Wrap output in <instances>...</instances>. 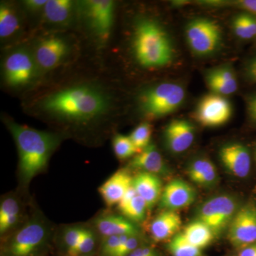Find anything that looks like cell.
<instances>
[{"label":"cell","instance_id":"cell-1","mask_svg":"<svg viewBox=\"0 0 256 256\" xmlns=\"http://www.w3.org/2000/svg\"><path fill=\"white\" fill-rule=\"evenodd\" d=\"M41 107L55 117L85 122L106 114L109 107V99L95 87L76 86L47 96L42 100Z\"/></svg>","mask_w":256,"mask_h":256},{"label":"cell","instance_id":"cell-2","mask_svg":"<svg viewBox=\"0 0 256 256\" xmlns=\"http://www.w3.org/2000/svg\"><path fill=\"white\" fill-rule=\"evenodd\" d=\"M20 154V170L28 182L46 168L60 139L52 133L37 130L14 122H8Z\"/></svg>","mask_w":256,"mask_h":256},{"label":"cell","instance_id":"cell-3","mask_svg":"<svg viewBox=\"0 0 256 256\" xmlns=\"http://www.w3.org/2000/svg\"><path fill=\"white\" fill-rule=\"evenodd\" d=\"M133 50L138 63L146 68L166 66L174 58V47L168 32L156 22L148 18L136 25Z\"/></svg>","mask_w":256,"mask_h":256},{"label":"cell","instance_id":"cell-4","mask_svg":"<svg viewBox=\"0 0 256 256\" xmlns=\"http://www.w3.org/2000/svg\"><path fill=\"white\" fill-rule=\"evenodd\" d=\"M185 98L186 92L181 85L162 82L146 89L141 94L140 110L148 118H161L178 110Z\"/></svg>","mask_w":256,"mask_h":256},{"label":"cell","instance_id":"cell-5","mask_svg":"<svg viewBox=\"0 0 256 256\" xmlns=\"http://www.w3.org/2000/svg\"><path fill=\"white\" fill-rule=\"evenodd\" d=\"M240 207L236 197L218 195L207 200L200 206L197 220L206 224L217 236L228 230Z\"/></svg>","mask_w":256,"mask_h":256},{"label":"cell","instance_id":"cell-6","mask_svg":"<svg viewBox=\"0 0 256 256\" xmlns=\"http://www.w3.org/2000/svg\"><path fill=\"white\" fill-rule=\"evenodd\" d=\"M186 38L192 52L200 56L216 53L223 40L220 25L206 18H196L188 24Z\"/></svg>","mask_w":256,"mask_h":256},{"label":"cell","instance_id":"cell-7","mask_svg":"<svg viewBox=\"0 0 256 256\" xmlns=\"http://www.w3.org/2000/svg\"><path fill=\"white\" fill-rule=\"evenodd\" d=\"M48 239L46 226L40 220H32L13 236L2 256H36Z\"/></svg>","mask_w":256,"mask_h":256},{"label":"cell","instance_id":"cell-8","mask_svg":"<svg viewBox=\"0 0 256 256\" xmlns=\"http://www.w3.org/2000/svg\"><path fill=\"white\" fill-rule=\"evenodd\" d=\"M82 14L100 42L110 38L114 21V2L110 0H88L80 3Z\"/></svg>","mask_w":256,"mask_h":256},{"label":"cell","instance_id":"cell-9","mask_svg":"<svg viewBox=\"0 0 256 256\" xmlns=\"http://www.w3.org/2000/svg\"><path fill=\"white\" fill-rule=\"evenodd\" d=\"M229 242L238 250L256 242V202L240 206L228 229Z\"/></svg>","mask_w":256,"mask_h":256},{"label":"cell","instance_id":"cell-10","mask_svg":"<svg viewBox=\"0 0 256 256\" xmlns=\"http://www.w3.org/2000/svg\"><path fill=\"white\" fill-rule=\"evenodd\" d=\"M36 62L28 50L12 52L4 60L3 72L5 82L12 87H22L31 84L36 77Z\"/></svg>","mask_w":256,"mask_h":256},{"label":"cell","instance_id":"cell-11","mask_svg":"<svg viewBox=\"0 0 256 256\" xmlns=\"http://www.w3.org/2000/svg\"><path fill=\"white\" fill-rule=\"evenodd\" d=\"M233 114L232 104L224 96L212 94L202 98L196 110L194 118L206 128H217L230 120Z\"/></svg>","mask_w":256,"mask_h":256},{"label":"cell","instance_id":"cell-12","mask_svg":"<svg viewBox=\"0 0 256 256\" xmlns=\"http://www.w3.org/2000/svg\"><path fill=\"white\" fill-rule=\"evenodd\" d=\"M68 42L64 38L57 36H47L37 44L34 58L40 68L50 70L60 65L68 56Z\"/></svg>","mask_w":256,"mask_h":256},{"label":"cell","instance_id":"cell-13","mask_svg":"<svg viewBox=\"0 0 256 256\" xmlns=\"http://www.w3.org/2000/svg\"><path fill=\"white\" fill-rule=\"evenodd\" d=\"M220 158L222 164L236 178H245L250 174L252 158L246 146L240 143H230L220 148Z\"/></svg>","mask_w":256,"mask_h":256},{"label":"cell","instance_id":"cell-14","mask_svg":"<svg viewBox=\"0 0 256 256\" xmlns=\"http://www.w3.org/2000/svg\"><path fill=\"white\" fill-rule=\"evenodd\" d=\"M196 198V190L190 184L183 180L175 178L163 190L160 202L165 210L176 212L191 206Z\"/></svg>","mask_w":256,"mask_h":256},{"label":"cell","instance_id":"cell-15","mask_svg":"<svg viewBox=\"0 0 256 256\" xmlns=\"http://www.w3.org/2000/svg\"><path fill=\"white\" fill-rule=\"evenodd\" d=\"M195 139V128L188 120H174L164 130V140L168 149L174 154L188 150Z\"/></svg>","mask_w":256,"mask_h":256},{"label":"cell","instance_id":"cell-16","mask_svg":"<svg viewBox=\"0 0 256 256\" xmlns=\"http://www.w3.org/2000/svg\"><path fill=\"white\" fill-rule=\"evenodd\" d=\"M206 82L213 94L224 97L235 94L238 88L236 76L230 66H222L208 70Z\"/></svg>","mask_w":256,"mask_h":256},{"label":"cell","instance_id":"cell-17","mask_svg":"<svg viewBox=\"0 0 256 256\" xmlns=\"http://www.w3.org/2000/svg\"><path fill=\"white\" fill-rule=\"evenodd\" d=\"M130 166L132 169L158 176H166L170 173L169 168L165 162L164 158L156 146L152 144L146 146V149L133 158Z\"/></svg>","mask_w":256,"mask_h":256},{"label":"cell","instance_id":"cell-18","mask_svg":"<svg viewBox=\"0 0 256 256\" xmlns=\"http://www.w3.org/2000/svg\"><path fill=\"white\" fill-rule=\"evenodd\" d=\"M182 226V220L178 212L166 210L162 212L150 226V233L156 242L171 240L178 235Z\"/></svg>","mask_w":256,"mask_h":256},{"label":"cell","instance_id":"cell-19","mask_svg":"<svg viewBox=\"0 0 256 256\" xmlns=\"http://www.w3.org/2000/svg\"><path fill=\"white\" fill-rule=\"evenodd\" d=\"M132 178L127 170H120L101 186L99 191L108 206L119 204L132 186Z\"/></svg>","mask_w":256,"mask_h":256},{"label":"cell","instance_id":"cell-20","mask_svg":"<svg viewBox=\"0 0 256 256\" xmlns=\"http://www.w3.org/2000/svg\"><path fill=\"white\" fill-rule=\"evenodd\" d=\"M132 186L138 194L146 202L149 210L160 201L164 190L160 176L143 172L133 178Z\"/></svg>","mask_w":256,"mask_h":256},{"label":"cell","instance_id":"cell-21","mask_svg":"<svg viewBox=\"0 0 256 256\" xmlns=\"http://www.w3.org/2000/svg\"><path fill=\"white\" fill-rule=\"evenodd\" d=\"M96 227L101 235L106 237L139 236V229L130 220L118 216L109 215L96 220Z\"/></svg>","mask_w":256,"mask_h":256},{"label":"cell","instance_id":"cell-22","mask_svg":"<svg viewBox=\"0 0 256 256\" xmlns=\"http://www.w3.org/2000/svg\"><path fill=\"white\" fill-rule=\"evenodd\" d=\"M188 174L194 183L206 188L214 186L218 178L215 165L206 158L194 160L188 166Z\"/></svg>","mask_w":256,"mask_h":256},{"label":"cell","instance_id":"cell-23","mask_svg":"<svg viewBox=\"0 0 256 256\" xmlns=\"http://www.w3.org/2000/svg\"><path fill=\"white\" fill-rule=\"evenodd\" d=\"M182 234L190 244L201 250L210 246L216 237L210 227L198 220L188 224Z\"/></svg>","mask_w":256,"mask_h":256},{"label":"cell","instance_id":"cell-24","mask_svg":"<svg viewBox=\"0 0 256 256\" xmlns=\"http://www.w3.org/2000/svg\"><path fill=\"white\" fill-rule=\"evenodd\" d=\"M74 6L70 0H48L44 9V18L53 24H65L72 16Z\"/></svg>","mask_w":256,"mask_h":256},{"label":"cell","instance_id":"cell-25","mask_svg":"<svg viewBox=\"0 0 256 256\" xmlns=\"http://www.w3.org/2000/svg\"><path fill=\"white\" fill-rule=\"evenodd\" d=\"M20 206L14 198H8L2 202L0 206V233L4 234L18 223Z\"/></svg>","mask_w":256,"mask_h":256},{"label":"cell","instance_id":"cell-26","mask_svg":"<svg viewBox=\"0 0 256 256\" xmlns=\"http://www.w3.org/2000/svg\"><path fill=\"white\" fill-rule=\"evenodd\" d=\"M20 18L10 5L2 3L0 6V37L3 40L12 36L20 30Z\"/></svg>","mask_w":256,"mask_h":256},{"label":"cell","instance_id":"cell-27","mask_svg":"<svg viewBox=\"0 0 256 256\" xmlns=\"http://www.w3.org/2000/svg\"><path fill=\"white\" fill-rule=\"evenodd\" d=\"M234 33L242 40H250L256 37V16L242 13L237 15L233 21Z\"/></svg>","mask_w":256,"mask_h":256},{"label":"cell","instance_id":"cell-28","mask_svg":"<svg viewBox=\"0 0 256 256\" xmlns=\"http://www.w3.org/2000/svg\"><path fill=\"white\" fill-rule=\"evenodd\" d=\"M168 250L172 256H204L202 250L190 244L182 233L178 234L170 240Z\"/></svg>","mask_w":256,"mask_h":256},{"label":"cell","instance_id":"cell-29","mask_svg":"<svg viewBox=\"0 0 256 256\" xmlns=\"http://www.w3.org/2000/svg\"><path fill=\"white\" fill-rule=\"evenodd\" d=\"M119 210L128 220L140 223L146 218L148 207L146 202L138 194L127 206Z\"/></svg>","mask_w":256,"mask_h":256},{"label":"cell","instance_id":"cell-30","mask_svg":"<svg viewBox=\"0 0 256 256\" xmlns=\"http://www.w3.org/2000/svg\"><path fill=\"white\" fill-rule=\"evenodd\" d=\"M114 149L116 156L120 160H126L139 153L130 136L117 134L114 140Z\"/></svg>","mask_w":256,"mask_h":256},{"label":"cell","instance_id":"cell-31","mask_svg":"<svg viewBox=\"0 0 256 256\" xmlns=\"http://www.w3.org/2000/svg\"><path fill=\"white\" fill-rule=\"evenodd\" d=\"M152 128L148 122L138 126L131 133L130 138L140 152L150 144Z\"/></svg>","mask_w":256,"mask_h":256},{"label":"cell","instance_id":"cell-32","mask_svg":"<svg viewBox=\"0 0 256 256\" xmlns=\"http://www.w3.org/2000/svg\"><path fill=\"white\" fill-rule=\"evenodd\" d=\"M84 228H70L64 235V244L66 249L67 256H75L79 244L82 240Z\"/></svg>","mask_w":256,"mask_h":256},{"label":"cell","instance_id":"cell-33","mask_svg":"<svg viewBox=\"0 0 256 256\" xmlns=\"http://www.w3.org/2000/svg\"><path fill=\"white\" fill-rule=\"evenodd\" d=\"M96 237L92 230L84 229V234L75 256H90L95 250Z\"/></svg>","mask_w":256,"mask_h":256},{"label":"cell","instance_id":"cell-34","mask_svg":"<svg viewBox=\"0 0 256 256\" xmlns=\"http://www.w3.org/2000/svg\"><path fill=\"white\" fill-rule=\"evenodd\" d=\"M133 236H121L106 237L102 242V252L104 256H114L119 248L126 240Z\"/></svg>","mask_w":256,"mask_h":256},{"label":"cell","instance_id":"cell-35","mask_svg":"<svg viewBox=\"0 0 256 256\" xmlns=\"http://www.w3.org/2000/svg\"><path fill=\"white\" fill-rule=\"evenodd\" d=\"M142 246L139 236L130 237L126 242L119 248L114 256H128L132 254L138 248Z\"/></svg>","mask_w":256,"mask_h":256},{"label":"cell","instance_id":"cell-36","mask_svg":"<svg viewBox=\"0 0 256 256\" xmlns=\"http://www.w3.org/2000/svg\"><path fill=\"white\" fill-rule=\"evenodd\" d=\"M47 0H26L24 2L25 8L32 12L41 11L44 9L47 3Z\"/></svg>","mask_w":256,"mask_h":256},{"label":"cell","instance_id":"cell-37","mask_svg":"<svg viewBox=\"0 0 256 256\" xmlns=\"http://www.w3.org/2000/svg\"><path fill=\"white\" fill-rule=\"evenodd\" d=\"M128 256H162L159 252L151 246H142L138 248L132 254Z\"/></svg>","mask_w":256,"mask_h":256},{"label":"cell","instance_id":"cell-38","mask_svg":"<svg viewBox=\"0 0 256 256\" xmlns=\"http://www.w3.org/2000/svg\"><path fill=\"white\" fill-rule=\"evenodd\" d=\"M246 106L249 118L252 122L256 124V94L247 98Z\"/></svg>","mask_w":256,"mask_h":256},{"label":"cell","instance_id":"cell-39","mask_svg":"<svg viewBox=\"0 0 256 256\" xmlns=\"http://www.w3.org/2000/svg\"><path fill=\"white\" fill-rule=\"evenodd\" d=\"M245 73L249 82L256 84V56L249 60L246 66Z\"/></svg>","mask_w":256,"mask_h":256},{"label":"cell","instance_id":"cell-40","mask_svg":"<svg viewBox=\"0 0 256 256\" xmlns=\"http://www.w3.org/2000/svg\"><path fill=\"white\" fill-rule=\"evenodd\" d=\"M236 4L246 13L256 16V0H242L237 2Z\"/></svg>","mask_w":256,"mask_h":256},{"label":"cell","instance_id":"cell-41","mask_svg":"<svg viewBox=\"0 0 256 256\" xmlns=\"http://www.w3.org/2000/svg\"><path fill=\"white\" fill-rule=\"evenodd\" d=\"M138 193L136 192V190H134V188L133 186H131L130 188H129V190L127 192V193L124 194V198H122V201L120 202L118 204V210H120V208H124V207L127 206L128 204L130 203L133 198H134L136 196H137Z\"/></svg>","mask_w":256,"mask_h":256},{"label":"cell","instance_id":"cell-42","mask_svg":"<svg viewBox=\"0 0 256 256\" xmlns=\"http://www.w3.org/2000/svg\"><path fill=\"white\" fill-rule=\"evenodd\" d=\"M238 256H256V242L239 250Z\"/></svg>","mask_w":256,"mask_h":256},{"label":"cell","instance_id":"cell-43","mask_svg":"<svg viewBox=\"0 0 256 256\" xmlns=\"http://www.w3.org/2000/svg\"><path fill=\"white\" fill-rule=\"evenodd\" d=\"M254 158H255V162L256 164V144L255 146V150H254Z\"/></svg>","mask_w":256,"mask_h":256}]
</instances>
